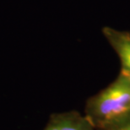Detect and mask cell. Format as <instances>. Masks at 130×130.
Here are the masks:
<instances>
[{
	"label": "cell",
	"mask_w": 130,
	"mask_h": 130,
	"mask_svg": "<svg viewBox=\"0 0 130 130\" xmlns=\"http://www.w3.org/2000/svg\"><path fill=\"white\" fill-rule=\"evenodd\" d=\"M130 111V77L121 72L118 77L86 101L85 115L96 129Z\"/></svg>",
	"instance_id": "obj_1"
},
{
	"label": "cell",
	"mask_w": 130,
	"mask_h": 130,
	"mask_svg": "<svg viewBox=\"0 0 130 130\" xmlns=\"http://www.w3.org/2000/svg\"><path fill=\"white\" fill-rule=\"evenodd\" d=\"M102 34L120 59V71L130 77V32L106 26Z\"/></svg>",
	"instance_id": "obj_2"
},
{
	"label": "cell",
	"mask_w": 130,
	"mask_h": 130,
	"mask_svg": "<svg viewBox=\"0 0 130 130\" xmlns=\"http://www.w3.org/2000/svg\"><path fill=\"white\" fill-rule=\"evenodd\" d=\"M43 130H97L85 115L77 111L52 114Z\"/></svg>",
	"instance_id": "obj_3"
},
{
	"label": "cell",
	"mask_w": 130,
	"mask_h": 130,
	"mask_svg": "<svg viewBox=\"0 0 130 130\" xmlns=\"http://www.w3.org/2000/svg\"><path fill=\"white\" fill-rule=\"evenodd\" d=\"M97 130H130V111Z\"/></svg>",
	"instance_id": "obj_4"
}]
</instances>
